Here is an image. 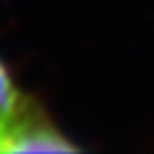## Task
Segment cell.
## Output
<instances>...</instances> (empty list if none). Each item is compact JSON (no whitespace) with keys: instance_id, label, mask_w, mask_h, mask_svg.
I'll return each mask as SVG.
<instances>
[{"instance_id":"6da1fadb","label":"cell","mask_w":154,"mask_h":154,"mask_svg":"<svg viewBox=\"0 0 154 154\" xmlns=\"http://www.w3.org/2000/svg\"><path fill=\"white\" fill-rule=\"evenodd\" d=\"M3 152H75V144L45 117L23 109L0 122V154Z\"/></svg>"},{"instance_id":"7a4b0ae2","label":"cell","mask_w":154,"mask_h":154,"mask_svg":"<svg viewBox=\"0 0 154 154\" xmlns=\"http://www.w3.org/2000/svg\"><path fill=\"white\" fill-rule=\"evenodd\" d=\"M25 104H23V94L17 90V85L13 82L8 67L0 60V122L3 119H10L15 117L17 112H23Z\"/></svg>"}]
</instances>
